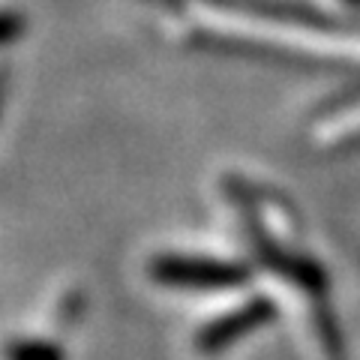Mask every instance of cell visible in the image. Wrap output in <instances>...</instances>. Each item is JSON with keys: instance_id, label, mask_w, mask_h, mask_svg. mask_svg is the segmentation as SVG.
I'll list each match as a JSON object with an SVG mask.
<instances>
[{"instance_id": "obj_3", "label": "cell", "mask_w": 360, "mask_h": 360, "mask_svg": "<svg viewBox=\"0 0 360 360\" xmlns=\"http://www.w3.org/2000/svg\"><path fill=\"white\" fill-rule=\"evenodd\" d=\"M9 360H60V352L45 342H21L9 348Z\"/></svg>"}, {"instance_id": "obj_1", "label": "cell", "mask_w": 360, "mask_h": 360, "mask_svg": "<svg viewBox=\"0 0 360 360\" xmlns=\"http://www.w3.org/2000/svg\"><path fill=\"white\" fill-rule=\"evenodd\" d=\"M153 276L165 285H193V288H225L238 285L246 274L238 264L213 262V258H193V255H162L153 262Z\"/></svg>"}, {"instance_id": "obj_2", "label": "cell", "mask_w": 360, "mask_h": 360, "mask_svg": "<svg viewBox=\"0 0 360 360\" xmlns=\"http://www.w3.org/2000/svg\"><path fill=\"white\" fill-rule=\"evenodd\" d=\"M267 319H270V303L252 300L250 307H243L234 315H229V319H219V321H213L210 328H205V333H201V345L210 348V352L213 348H222V345H229L231 340H238V333L252 330Z\"/></svg>"}]
</instances>
